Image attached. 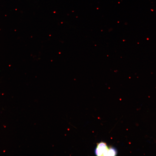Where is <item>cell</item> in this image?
Listing matches in <instances>:
<instances>
[{"label": "cell", "instance_id": "obj_1", "mask_svg": "<svg viewBox=\"0 0 156 156\" xmlns=\"http://www.w3.org/2000/svg\"><path fill=\"white\" fill-rule=\"evenodd\" d=\"M95 153L99 156H113L116 155L117 151L114 148L108 147L106 143L102 142L97 144Z\"/></svg>", "mask_w": 156, "mask_h": 156}]
</instances>
